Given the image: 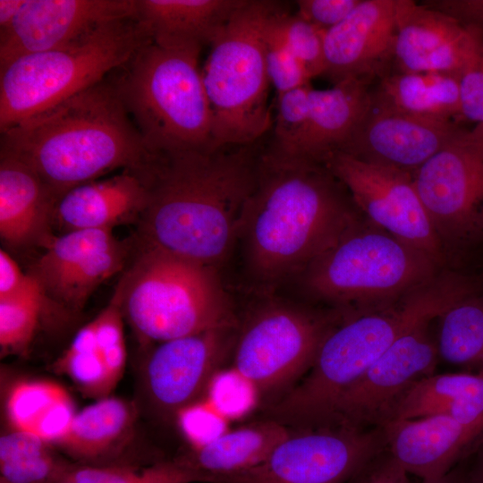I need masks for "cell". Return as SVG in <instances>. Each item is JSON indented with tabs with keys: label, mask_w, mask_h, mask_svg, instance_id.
Here are the masks:
<instances>
[{
	"label": "cell",
	"mask_w": 483,
	"mask_h": 483,
	"mask_svg": "<svg viewBox=\"0 0 483 483\" xmlns=\"http://www.w3.org/2000/svg\"><path fill=\"white\" fill-rule=\"evenodd\" d=\"M309 84L277 95L271 149L292 157L304 134L310 107Z\"/></svg>",
	"instance_id": "obj_37"
},
{
	"label": "cell",
	"mask_w": 483,
	"mask_h": 483,
	"mask_svg": "<svg viewBox=\"0 0 483 483\" xmlns=\"http://www.w3.org/2000/svg\"><path fill=\"white\" fill-rule=\"evenodd\" d=\"M345 187L322 162L259 156L242 231L251 271L276 281L306 268L360 220Z\"/></svg>",
	"instance_id": "obj_2"
},
{
	"label": "cell",
	"mask_w": 483,
	"mask_h": 483,
	"mask_svg": "<svg viewBox=\"0 0 483 483\" xmlns=\"http://www.w3.org/2000/svg\"><path fill=\"white\" fill-rule=\"evenodd\" d=\"M244 0H136V19L154 43L200 52Z\"/></svg>",
	"instance_id": "obj_24"
},
{
	"label": "cell",
	"mask_w": 483,
	"mask_h": 483,
	"mask_svg": "<svg viewBox=\"0 0 483 483\" xmlns=\"http://www.w3.org/2000/svg\"><path fill=\"white\" fill-rule=\"evenodd\" d=\"M360 2V0H299L296 14L326 31L343 21Z\"/></svg>",
	"instance_id": "obj_41"
},
{
	"label": "cell",
	"mask_w": 483,
	"mask_h": 483,
	"mask_svg": "<svg viewBox=\"0 0 483 483\" xmlns=\"http://www.w3.org/2000/svg\"><path fill=\"white\" fill-rule=\"evenodd\" d=\"M132 16L136 0H26L10 27L0 32V67Z\"/></svg>",
	"instance_id": "obj_17"
},
{
	"label": "cell",
	"mask_w": 483,
	"mask_h": 483,
	"mask_svg": "<svg viewBox=\"0 0 483 483\" xmlns=\"http://www.w3.org/2000/svg\"><path fill=\"white\" fill-rule=\"evenodd\" d=\"M0 154L28 165L57 199L118 168L140 172L154 155L111 75L1 131Z\"/></svg>",
	"instance_id": "obj_3"
},
{
	"label": "cell",
	"mask_w": 483,
	"mask_h": 483,
	"mask_svg": "<svg viewBox=\"0 0 483 483\" xmlns=\"http://www.w3.org/2000/svg\"><path fill=\"white\" fill-rule=\"evenodd\" d=\"M26 0H0V32L13 23Z\"/></svg>",
	"instance_id": "obj_46"
},
{
	"label": "cell",
	"mask_w": 483,
	"mask_h": 483,
	"mask_svg": "<svg viewBox=\"0 0 483 483\" xmlns=\"http://www.w3.org/2000/svg\"><path fill=\"white\" fill-rule=\"evenodd\" d=\"M381 428L390 453L422 480L445 475L483 442V416L462 421L435 415L392 420Z\"/></svg>",
	"instance_id": "obj_21"
},
{
	"label": "cell",
	"mask_w": 483,
	"mask_h": 483,
	"mask_svg": "<svg viewBox=\"0 0 483 483\" xmlns=\"http://www.w3.org/2000/svg\"><path fill=\"white\" fill-rule=\"evenodd\" d=\"M129 251L113 229L67 232L44 246L30 274L48 300L80 311L100 284L123 268Z\"/></svg>",
	"instance_id": "obj_15"
},
{
	"label": "cell",
	"mask_w": 483,
	"mask_h": 483,
	"mask_svg": "<svg viewBox=\"0 0 483 483\" xmlns=\"http://www.w3.org/2000/svg\"><path fill=\"white\" fill-rule=\"evenodd\" d=\"M479 38L448 14L411 0H396L394 64L401 72L460 76Z\"/></svg>",
	"instance_id": "obj_19"
},
{
	"label": "cell",
	"mask_w": 483,
	"mask_h": 483,
	"mask_svg": "<svg viewBox=\"0 0 483 483\" xmlns=\"http://www.w3.org/2000/svg\"><path fill=\"white\" fill-rule=\"evenodd\" d=\"M481 394V373H434L417 381L402 396L388 422L439 415L458 400Z\"/></svg>",
	"instance_id": "obj_32"
},
{
	"label": "cell",
	"mask_w": 483,
	"mask_h": 483,
	"mask_svg": "<svg viewBox=\"0 0 483 483\" xmlns=\"http://www.w3.org/2000/svg\"><path fill=\"white\" fill-rule=\"evenodd\" d=\"M135 422V408L121 398L109 395L77 411L67 430L53 446L84 464H94L127 440Z\"/></svg>",
	"instance_id": "obj_28"
},
{
	"label": "cell",
	"mask_w": 483,
	"mask_h": 483,
	"mask_svg": "<svg viewBox=\"0 0 483 483\" xmlns=\"http://www.w3.org/2000/svg\"><path fill=\"white\" fill-rule=\"evenodd\" d=\"M279 6L268 18L264 36V55L268 80L277 95L309 84L310 77L284 41L275 22Z\"/></svg>",
	"instance_id": "obj_38"
},
{
	"label": "cell",
	"mask_w": 483,
	"mask_h": 483,
	"mask_svg": "<svg viewBox=\"0 0 483 483\" xmlns=\"http://www.w3.org/2000/svg\"><path fill=\"white\" fill-rule=\"evenodd\" d=\"M210 476L180 463L161 462L144 468L72 464L56 483H210Z\"/></svg>",
	"instance_id": "obj_34"
},
{
	"label": "cell",
	"mask_w": 483,
	"mask_h": 483,
	"mask_svg": "<svg viewBox=\"0 0 483 483\" xmlns=\"http://www.w3.org/2000/svg\"><path fill=\"white\" fill-rule=\"evenodd\" d=\"M375 108L425 119L461 121L459 76L446 72L388 73L371 90Z\"/></svg>",
	"instance_id": "obj_26"
},
{
	"label": "cell",
	"mask_w": 483,
	"mask_h": 483,
	"mask_svg": "<svg viewBox=\"0 0 483 483\" xmlns=\"http://www.w3.org/2000/svg\"><path fill=\"white\" fill-rule=\"evenodd\" d=\"M460 129L455 121L419 118L371 106L340 151L412 175Z\"/></svg>",
	"instance_id": "obj_20"
},
{
	"label": "cell",
	"mask_w": 483,
	"mask_h": 483,
	"mask_svg": "<svg viewBox=\"0 0 483 483\" xmlns=\"http://www.w3.org/2000/svg\"><path fill=\"white\" fill-rule=\"evenodd\" d=\"M0 483H8V482L0 478Z\"/></svg>",
	"instance_id": "obj_49"
},
{
	"label": "cell",
	"mask_w": 483,
	"mask_h": 483,
	"mask_svg": "<svg viewBox=\"0 0 483 483\" xmlns=\"http://www.w3.org/2000/svg\"><path fill=\"white\" fill-rule=\"evenodd\" d=\"M386 447L383 428H299L260 464L210 483H345Z\"/></svg>",
	"instance_id": "obj_11"
},
{
	"label": "cell",
	"mask_w": 483,
	"mask_h": 483,
	"mask_svg": "<svg viewBox=\"0 0 483 483\" xmlns=\"http://www.w3.org/2000/svg\"><path fill=\"white\" fill-rule=\"evenodd\" d=\"M35 283L36 279L25 274L6 250H0V300L21 294Z\"/></svg>",
	"instance_id": "obj_44"
},
{
	"label": "cell",
	"mask_w": 483,
	"mask_h": 483,
	"mask_svg": "<svg viewBox=\"0 0 483 483\" xmlns=\"http://www.w3.org/2000/svg\"><path fill=\"white\" fill-rule=\"evenodd\" d=\"M148 40L136 16L127 17L0 67V131L102 81Z\"/></svg>",
	"instance_id": "obj_7"
},
{
	"label": "cell",
	"mask_w": 483,
	"mask_h": 483,
	"mask_svg": "<svg viewBox=\"0 0 483 483\" xmlns=\"http://www.w3.org/2000/svg\"><path fill=\"white\" fill-rule=\"evenodd\" d=\"M279 6L275 1L244 0L210 44L201 73L213 148L253 144L272 125L264 36Z\"/></svg>",
	"instance_id": "obj_8"
},
{
	"label": "cell",
	"mask_w": 483,
	"mask_h": 483,
	"mask_svg": "<svg viewBox=\"0 0 483 483\" xmlns=\"http://www.w3.org/2000/svg\"><path fill=\"white\" fill-rule=\"evenodd\" d=\"M52 366L55 372L67 376L89 397H107L114 388L97 344L93 319L76 333Z\"/></svg>",
	"instance_id": "obj_33"
},
{
	"label": "cell",
	"mask_w": 483,
	"mask_h": 483,
	"mask_svg": "<svg viewBox=\"0 0 483 483\" xmlns=\"http://www.w3.org/2000/svg\"><path fill=\"white\" fill-rule=\"evenodd\" d=\"M55 195L28 165L0 154V236L13 248L44 246L55 236Z\"/></svg>",
	"instance_id": "obj_23"
},
{
	"label": "cell",
	"mask_w": 483,
	"mask_h": 483,
	"mask_svg": "<svg viewBox=\"0 0 483 483\" xmlns=\"http://www.w3.org/2000/svg\"><path fill=\"white\" fill-rule=\"evenodd\" d=\"M76 412L69 392L52 380H17L4 398L10 429L33 434L52 445L67 430Z\"/></svg>",
	"instance_id": "obj_29"
},
{
	"label": "cell",
	"mask_w": 483,
	"mask_h": 483,
	"mask_svg": "<svg viewBox=\"0 0 483 483\" xmlns=\"http://www.w3.org/2000/svg\"><path fill=\"white\" fill-rule=\"evenodd\" d=\"M335 321L296 306L267 304L236 338L233 369L259 394L286 389L310 369L324 339L337 326Z\"/></svg>",
	"instance_id": "obj_10"
},
{
	"label": "cell",
	"mask_w": 483,
	"mask_h": 483,
	"mask_svg": "<svg viewBox=\"0 0 483 483\" xmlns=\"http://www.w3.org/2000/svg\"><path fill=\"white\" fill-rule=\"evenodd\" d=\"M396 0H360L339 24L325 33V72L334 83H368L387 75L394 63Z\"/></svg>",
	"instance_id": "obj_18"
},
{
	"label": "cell",
	"mask_w": 483,
	"mask_h": 483,
	"mask_svg": "<svg viewBox=\"0 0 483 483\" xmlns=\"http://www.w3.org/2000/svg\"><path fill=\"white\" fill-rule=\"evenodd\" d=\"M233 328H216L157 343L142 369L150 402L174 416L197 402L235 343Z\"/></svg>",
	"instance_id": "obj_16"
},
{
	"label": "cell",
	"mask_w": 483,
	"mask_h": 483,
	"mask_svg": "<svg viewBox=\"0 0 483 483\" xmlns=\"http://www.w3.org/2000/svg\"><path fill=\"white\" fill-rule=\"evenodd\" d=\"M291 433L274 419L254 423L220 433L176 461L210 478L233 474L263 462Z\"/></svg>",
	"instance_id": "obj_27"
},
{
	"label": "cell",
	"mask_w": 483,
	"mask_h": 483,
	"mask_svg": "<svg viewBox=\"0 0 483 483\" xmlns=\"http://www.w3.org/2000/svg\"><path fill=\"white\" fill-rule=\"evenodd\" d=\"M199 53L148 40L113 76L152 153L213 148L211 111L198 64Z\"/></svg>",
	"instance_id": "obj_6"
},
{
	"label": "cell",
	"mask_w": 483,
	"mask_h": 483,
	"mask_svg": "<svg viewBox=\"0 0 483 483\" xmlns=\"http://www.w3.org/2000/svg\"><path fill=\"white\" fill-rule=\"evenodd\" d=\"M423 251L360 221L305 270L309 290L361 312L389 305L437 275Z\"/></svg>",
	"instance_id": "obj_9"
},
{
	"label": "cell",
	"mask_w": 483,
	"mask_h": 483,
	"mask_svg": "<svg viewBox=\"0 0 483 483\" xmlns=\"http://www.w3.org/2000/svg\"><path fill=\"white\" fill-rule=\"evenodd\" d=\"M148 191L142 177L131 170L78 185L56 201L53 226L62 233L87 229H114L137 222L145 208Z\"/></svg>",
	"instance_id": "obj_22"
},
{
	"label": "cell",
	"mask_w": 483,
	"mask_h": 483,
	"mask_svg": "<svg viewBox=\"0 0 483 483\" xmlns=\"http://www.w3.org/2000/svg\"><path fill=\"white\" fill-rule=\"evenodd\" d=\"M47 297L36 283L16 296L0 300L1 356L25 353L35 336Z\"/></svg>",
	"instance_id": "obj_35"
},
{
	"label": "cell",
	"mask_w": 483,
	"mask_h": 483,
	"mask_svg": "<svg viewBox=\"0 0 483 483\" xmlns=\"http://www.w3.org/2000/svg\"><path fill=\"white\" fill-rule=\"evenodd\" d=\"M430 321L406 331L365 371L335 404L328 426L366 429L390 420L402 396L434 374L439 355Z\"/></svg>",
	"instance_id": "obj_14"
},
{
	"label": "cell",
	"mask_w": 483,
	"mask_h": 483,
	"mask_svg": "<svg viewBox=\"0 0 483 483\" xmlns=\"http://www.w3.org/2000/svg\"><path fill=\"white\" fill-rule=\"evenodd\" d=\"M456 466L463 483H483V442Z\"/></svg>",
	"instance_id": "obj_45"
},
{
	"label": "cell",
	"mask_w": 483,
	"mask_h": 483,
	"mask_svg": "<svg viewBox=\"0 0 483 483\" xmlns=\"http://www.w3.org/2000/svg\"><path fill=\"white\" fill-rule=\"evenodd\" d=\"M253 144L154 153L137 243L216 267L241 237L259 157Z\"/></svg>",
	"instance_id": "obj_1"
},
{
	"label": "cell",
	"mask_w": 483,
	"mask_h": 483,
	"mask_svg": "<svg viewBox=\"0 0 483 483\" xmlns=\"http://www.w3.org/2000/svg\"><path fill=\"white\" fill-rule=\"evenodd\" d=\"M123 319L120 302L114 294L105 309L93 318L97 344L114 387L123 375L127 360Z\"/></svg>",
	"instance_id": "obj_39"
},
{
	"label": "cell",
	"mask_w": 483,
	"mask_h": 483,
	"mask_svg": "<svg viewBox=\"0 0 483 483\" xmlns=\"http://www.w3.org/2000/svg\"><path fill=\"white\" fill-rule=\"evenodd\" d=\"M461 121L483 124V42L459 76Z\"/></svg>",
	"instance_id": "obj_40"
},
{
	"label": "cell",
	"mask_w": 483,
	"mask_h": 483,
	"mask_svg": "<svg viewBox=\"0 0 483 483\" xmlns=\"http://www.w3.org/2000/svg\"><path fill=\"white\" fill-rule=\"evenodd\" d=\"M275 25L289 49L314 78L325 72L326 30L281 8L275 16Z\"/></svg>",
	"instance_id": "obj_36"
},
{
	"label": "cell",
	"mask_w": 483,
	"mask_h": 483,
	"mask_svg": "<svg viewBox=\"0 0 483 483\" xmlns=\"http://www.w3.org/2000/svg\"><path fill=\"white\" fill-rule=\"evenodd\" d=\"M422 483H463L461 472L457 466L448 473L436 479L422 480Z\"/></svg>",
	"instance_id": "obj_47"
},
{
	"label": "cell",
	"mask_w": 483,
	"mask_h": 483,
	"mask_svg": "<svg viewBox=\"0 0 483 483\" xmlns=\"http://www.w3.org/2000/svg\"><path fill=\"white\" fill-rule=\"evenodd\" d=\"M479 221H480L481 233L483 234V205L481 207L480 213H479Z\"/></svg>",
	"instance_id": "obj_48"
},
{
	"label": "cell",
	"mask_w": 483,
	"mask_h": 483,
	"mask_svg": "<svg viewBox=\"0 0 483 483\" xmlns=\"http://www.w3.org/2000/svg\"><path fill=\"white\" fill-rule=\"evenodd\" d=\"M345 483H411L409 473L386 447Z\"/></svg>",
	"instance_id": "obj_42"
},
{
	"label": "cell",
	"mask_w": 483,
	"mask_h": 483,
	"mask_svg": "<svg viewBox=\"0 0 483 483\" xmlns=\"http://www.w3.org/2000/svg\"><path fill=\"white\" fill-rule=\"evenodd\" d=\"M369 83L347 79L326 89H311L302 139L292 157L322 162L340 151L372 106Z\"/></svg>",
	"instance_id": "obj_25"
},
{
	"label": "cell",
	"mask_w": 483,
	"mask_h": 483,
	"mask_svg": "<svg viewBox=\"0 0 483 483\" xmlns=\"http://www.w3.org/2000/svg\"><path fill=\"white\" fill-rule=\"evenodd\" d=\"M412 181L444 247L482 235L483 124L461 127Z\"/></svg>",
	"instance_id": "obj_12"
},
{
	"label": "cell",
	"mask_w": 483,
	"mask_h": 483,
	"mask_svg": "<svg viewBox=\"0 0 483 483\" xmlns=\"http://www.w3.org/2000/svg\"><path fill=\"white\" fill-rule=\"evenodd\" d=\"M322 163L342 182L354 205L372 225L442 265L445 247L411 174L342 151L331 153Z\"/></svg>",
	"instance_id": "obj_13"
},
{
	"label": "cell",
	"mask_w": 483,
	"mask_h": 483,
	"mask_svg": "<svg viewBox=\"0 0 483 483\" xmlns=\"http://www.w3.org/2000/svg\"><path fill=\"white\" fill-rule=\"evenodd\" d=\"M439 318V359L483 374V288L453 303Z\"/></svg>",
	"instance_id": "obj_30"
},
{
	"label": "cell",
	"mask_w": 483,
	"mask_h": 483,
	"mask_svg": "<svg viewBox=\"0 0 483 483\" xmlns=\"http://www.w3.org/2000/svg\"><path fill=\"white\" fill-rule=\"evenodd\" d=\"M71 465L33 434L10 429L0 437V478L8 483H56Z\"/></svg>",
	"instance_id": "obj_31"
},
{
	"label": "cell",
	"mask_w": 483,
	"mask_h": 483,
	"mask_svg": "<svg viewBox=\"0 0 483 483\" xmlns=\"http://www.w3.org/2000/svg\"><path fill=\"white\" fill-rule=\"evenodd\" d=\"M137 246L114 295L140 340L159 343L235 326L216 267L157 248Z\"/></svg>",
	"instance_id": "obj_5"
},
{
	"label": "cell",
	"mask_w": 483,
	"mask_h": 483,
	"mask_svg": "<svg viewBox=\"0 0 483 483\" xmlns=\"http://www.w3.org/2000/svg\"><path fill=\"white\" fill-rule=\"evenodd\" d=\"M451 303L447 287L430 281L387 306L349 317L324 339L310 369L269 405L271 419L296 428L328 426L342 395L394 341Z\"/></svg>",
	"instance_id": "obj_4"
},
{
	"label": "cell",
	"mask_w": 483,
	"mask_h": 483,
	"mask_svg": "<svg viewBox=\"0 0 483 483\" xmlns=\"http://www.w3.org/2000/svg\"><path fill=\"white\" fill-rule=\"evenodd\" d=\"M426 4L453 17L483 42V0H436Z\"/></svg>",
	"instance_id": "obj_43"
}]
</instances>
